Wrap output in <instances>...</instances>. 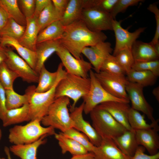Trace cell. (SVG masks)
Segmentation results:
<instances>
[{"label": "cell", "instance_id": "cell-1", "mask_svg": "<svg viewBox=\"0 0 159 159\" xmlns=\"http://www.w3.org/2000/svg\"><path fill=\"white\" fill-rule=\"evenodd\" d=\"M107 38L102 32H95L90 30L81 19L64 26V32L59 40L72 56L80 59L84 48L105 41Z\"/></svg>", "mask_w": 159, "mask_h": 159}, {"label": "cell", "instance_id": "cell-2", "mask_svg": "<svg viewBox=\"0 0 159 159\" xmlns=\"http://www.w3.org/2000/svg\"><path fill=\"white\" fill-rule=\"evenodd\" d=\"M63 67L61 63L59 64L57 69L59 73L57 80L49 90L42 93L37 92L35 90L36 87L34 85L29 86L26 90L29 96L30 121L36 119L41 121L46 115L49 106L55 99V90L57 84L66 75L67 72L63 69Z\"/></svg>", "mask_w": 159, "mask_h": 159}, {"label": "cell", "instance_id": "cell-3", "mask_svg": "<svg viewBox=\"0 0 159 159\" xmlns=\"http://www.w3.org/2000/svg\"><path fill=\"white\" fill-rule=\"evenodd\" d=\"M8 139L14 145H23L33 143L42 136L54 135V129L46 127L41 125V121L36 119L23 125H15L9 130Z\"/></svg>", "mask_w": 159, "mask_h": 159}, {"label": "cell", "instance_id": "cell-4", "mask_svg": "<svg viewBox=\"0 0 159 159\" xmlns=\"http://www.w3.org/2000/svg\"><path fill=\"white\" fill-rule=\"evenodd\" d=\"M69 103V98L66 97L55 99L41 123L44 126H51L59 130L62 132L73 128L74 122L68 109Z\"/></svg>", "mask_w": 159, "mask_h": 159}, {"label": "cell", "instance_id": "cell-5", "mask_svg": "<svg viewBox=\"0 0 159 159\" xmlns=\"http://www.w3.org/2000/svg\"><path fill=\"white\" fill-rule=\"evenodd\" d=\"M90 85L89 77L84 78L67 73L56 87L55 99L62 97L71 99L73 103L70 110H72L79 100L88 93Z\"/></svg>", "mask_w": 159, "mask_h": 159}, {"label": "cell", "instance_id": "cell-6", "mask_svg": "<svg viewBox=\"0 0 159 159\" xmlns=\"http://www.w3.org/2000/svg\"><path fill=\"white\" fill-rule=\"evenodd\" d=\"M89 114L92 126L102 140H113L127 130L108 112L98 105Z\"/></svg>", "mask_w": 159, "mask_h": 159}, {"label": "cell", "instance_id": "cell-7", "mask_svg": "<svg viewBox=\"0 0 159 159\" xmlns=\"http://www.w3.org/2000/svg\"><path fill=\"white\" fill-rule=\"evenodd\" d=\"M90 85L88 93L82 98L83 100V112L85 114L90 112L98 105L108 101H114L129 103L130 100L115 97L107 92L102 87L92 69L89 71Z\"/></svg>", "mask_w": 159, "mask_h": 159}, {"label": "cell", "instance_id": "cell-8", "mask_svg": "<svg viewBox=\"0 0 159 159\" xmlns=\"http://www.w3.org/2000/svg\"><path fill=\"white\" fill-rule=\"evenodd\" d=\"M113 19L110 13L96 6L84 8L81 17L87 28L95 32L112 30Z\"/></svg>", "mask_w": 159, "mask_h": 159}, {"label": "cell", "instance_id": "cell-9", "mask_svg": "<svg viewBox=\"0 0 159 159\" xmlns=\"http://www.w3.org/2000/svg\"><path fill=\"white\" fill-rule=\"evenodd\" d=\"M6 59L5 62L22 80L29 83H38L39 74L21 57L11 49L5 47Z\"/></svg>", "mask_w": 159, "mask_h": 159}, {"label": "cell", "instance_id": "cell-10", "mask_svg": "<svg viewBox=\"0 0 159 159\" xmlns=\"http://www.w3.org/2000/svg\"><path fill=\"white\" fill-rule=\"evenodd\" d=\"M95 75L103 88L117 98L129 100L126 88L129 81L125 76L110 74L105 72H95Z\"/></svg>", "mask_w": 159, "mask_h": 159}, {"label": "cell", "instance_id": "cell-11", "mask_svg": "<svg viewBox=\"0 0 159 159\" xmlns=\"http://www.w3.org/2000/svg\"><path fill=\"white\" fill-rule=\"evenodd\" d=\"M56 53L67 73L88 77V73L92 68L90 62L85 61L82 57L80 59L76 58L61 44Z\"/></svg>", "mask_w": 159, "mask_h": 159}, {"label": "cell", "instance_id": "cell-12", "mask_svg": "<svg viewBox=\"0 0 159 159\" xmlns=\"http://www.w3.org/2000/svg\"><path fill=\"white\" fill-rule=\"evenodd\" d=\"M143 87L137 83L129 82L126 90L131 104V107L145 115L152 123L155 122L153 109L145 99L143 92Z\"/></svg>", "mask_w": 159, "mask_h": 159}, {"label": "cell", "instance_id": "cell-13", "mask_svg": "<svg viewBox=\"0 0 159 159\" xmlns=\"http://www.w3.org/2000/svg\"><path fill=\"white\" fill-rule=\"evenodd\" d=\"M121 21L116 19L112 21V30L115 38V46L113 50L114 56L121 50L131 49L134 43L146 29V27H141L133 32H130L122 27Z\"/></svg>", "mask_w": 159, "mask_h": 159}, {"label": "cell", "instance_id": "cell-14", "mask_svg": "<svg viewBox=\"0 0 159 159\" xmlns=\"http://www.w3.org/2000/svg\"><path fill=\"white\" fill-rule=\"evenodd\" d=\"M84 103L79 106L75 107L70 110V117L74 122L73 128L81 132L88 138L90 142L95 146H99L102 139L89 122L83 118Z\"/></svg>", "mask_w": 159, "mask_h": 159}, {"label": "cell", "instance_id": "cell-15", "mask_svg": "<svg viewBox=\"0 0 159 159\" xmlns=\"http://www.w3.org/2000/svg\"><path fill=\"white\" fill-rule=\"evenodd\" d=\"M113 50L111 44L104 41L85 47L82 50L81 53L86 57L93 66L95 72L98 73L100 72L104 61Z\"/></svg>", "mask_w": 159, "mask_h": 159}, {"label": "cell", "instance_id": "cell-16", "mask_svg": "<svg viewBox=\"0 0 159 159\" xmlns=\"http://www.w3.org/2000/svg\"><path fill=\"white\" fill-rule=\"evenodd\" d=\"M159 130L158 125L149 129L135 130L138 145L143 147L150 155H154L159 152Z\"/></svg>", "mask_w": 159, "mask_h": 159}, {"label": "cell", "instance_id": "cell-17", "mask_svg": "<svg viewBox=\"0 0 159 159\" xmlns=\"http://www.w3.org/2000/svg\"><path fill=\"white\" fill-rule=\"evenodd\" d=\"M98 106L108 112L127 130H133L128 121V113L131 107L128 103L110 101L102 103Z\"/></svg>", "mask_w": 159, "mask_h": 159}, {"label": "cell", "instance_id": "cell-18", "mask_svg": "<svg viewBox=\"0 0 159 159\" xmlns=\"http://www.w3.org/2000/svg\"><path fill=\"white\" fill-rule=\"evenodd\" d=\"M93 153L95 159H130L124 154L113 140L102 139L100 145L95 147Z\"/></svg>", "mask_w": 159, "mask_h": 159}, {"label": "cell", "instance_id": "cell-19", "mask_svg": "<svg viewBox=\"0 0 159 159\" xmlns=\"http://www.w3.org/2000/svg\"><path fill=\"white\" fill-rule=\"evenodd\" d=\"M61 45L59 40L45 41L37 44L35 52L37 56V62L34 70L39 74L48 58L56 52Z\"/></svg>", "mask_w": 159, "mask_h": 159}, {"label": "cell", "instance_id": "cell-20", "mask_svg": "<svg viewBox=\"0 0 159 159\" xmlns=\"http://www.w3.org/2000/svg\"><path fill=\"white\" fill-rule=\"evenodd\" d=\"M37 18L33 16L26 19V24L24 34L18 41L23 46L33 51H35L38 35L40 29Z\"/></svg>", "mask_w": 159, "mask_h": 159}, {"label": "cell", "instance_id": "cell-21", "mask_svg": "<svg viewBox=\"0 0 159 159\" xmlns=\"http://www.w3.org/2000/svg\"><path fill=\"white\" fill-rule=\"evenodd\" d=\"M0 43L2 47L5 48L8 46L14 47L21 57L32 69L35 70L37 62V56L35 52L23 46L17 40L7 36L0 37Z\"/></svg>", "mask_w": 159, "mask_h": 159}, {"label": "cell", "instance_id": "cell-22", "mask_svg": "<svg viewBox=\"0 0 159 159\" xmlns=\"http://www.w3.org/2000/svg\"><path fill=\"white\" fill-rule=\"evenodd\" d=\"M48 136L43 135L30 144L13 145L9 147L10 151L21 159H37V150L40 146L46 143L45 138Z\"/></svg>", "mask_w": 159, "mask_h": 159}, {"label": "cell", "instance_id": "cell-23", "mask_svg": "<svg viewBox=\"0 0 159 159\" xmlns=\"http://www.w3.org/2000/svg\"><path fill=\"white\" fill-rule=\"evenodd\" d=\"M131 50L135 62H148L158 59L159 58V55L150 43L136 40Z\"/></svg>", "mask_w": 159, "mask_h": 159}, {"label": "cell", "instance_id": "cell-24", "mask_svg": "<svg viewBox=\"0 0 159 159\" xmlns=\"http://www.w3.org/2000/svg\"><path fill=\"white\" fill-rule=\"evenodd\" d=\"M113 140L120 150L130 157L133 155L139 146L133 130H126Z\"/></svg>", "mask_w": 159, "mask_h": 159}, {"label": "cell", "instance_id": "cell-25", "mask_svg": "<svg viewBox=\"0 0 159 159\" xmlns=\"http://www.w3.org/2000/svg\"><path fill=\"white\" fill-rule=\"evenodd\" d=\"M28 103L21 107L7 110L1 120L3 126L6 127L25 121H30Z\"/></svg>", "mask_w": 159, "mask_h": 159}, {"label": "cell", "instance_id": "cell-26", "mask_svg": "<svg viewBox=\"0 0 159 159\" xmlns=\"http://www.w3.org/2000/svg\"><path fill=\"white\" fill-rule=\"evenodd\" d=\"M58 141L63 154L68 152L73 155H83L89 153L86 148L74 140L64 136L61 132L54 135Z\"/></svg>", "mask_w": 159, "mask_h": 159}, {"label": "cell", "instance_id": "cell-27", "mask_svg": "<svg viewBox=\"0 0 159 159\" xmlns=\"http://www.w3.org/2000/svg\"><path fill=\"white\" fill-rule=\"evenodd\" d=\"M83 0H69L67 8L61 19L64 26L81 19L83 9Z\"/></svg>", "mask_w": 159, "mask_h": 159}, {"label": "cell", "instance_id": "cell-28", "mask_svg": "<svg viewBox=\"0 0 159 159\" xmlns=\"http://www.w3.org/2000/svg\"><path fill=\"white\" fill-rule=\"evenodd\" d=\"M57 70L51 72L48 71L44 65L39 74L38 84L35 88V92L42 93L51 89L56 83L58 77Z\"/></svg>", "mask_w": 159, "mask_h": 159}, {"label": "cell", "instance_id": "cell-29", "mask_svg": "<svg viewBox=\"0 0 159 159\" xmlns=\"http://www.w3.org/2000/svg\"><path fill=\"white\" fill-rule=\"evenodd\" d=\"M64 26L60 20L52 23L39 32L37 38V44L59 39L64 32Z\"/></svg>", "mask_w": 159, "mask_h": 159}, {"label": "cell", "instance_id": "cell-30", "mask_svg": "<svg viewBox=\"0 0 159 159\" xmlns=\"http://www.w3.org/2000/svg\"><path fill=\"white\" fill-rule=\"evenodd\" d=\"M145 115H142L140 112L131 107L128 115L127 119L131 128L134 130H143L153 128L158 125L159 120L150 124L147 123L145 120Z\"/></svg>", "mask_w": 159, "mask_h": 159}, {"label": "cell", "instance_id": "cell-31", "mask_svg": "<svg viewBox=\"0 0 159 159\" xmlns=\"http://www.w3.org/2000/svg\"><path fill=\"white\" fill-rule=\"evenodd\" d=\"M129 82L139 84L143 87L154 85L157 77L149 71H136L131 69L127 74Z\"/></svg>", "mask_w": 159, "mask_h": 159}, {"label": "cell", "instance_id": "cell-32", "mask_svg": "<svg viewBox=\"0 0 159 159\" xmlns=\"http://www.w3.org/2000/svg\"><path fill=\"white\" fill-rule=\"evenodd\" d=\"M62 18L55 9L52 1L42 11L37 19L40 32L52 23L60 20Z\"/></svg>", "mask_w": 159, "mask_h": 159}, {"label": "cell", "instance_id": "cell-33", "mask_svg": "<svg viewBox=\"0 0 159 159\" xmlns=\"http://www.w3.org/2000/svg\"><path fill=\"white\" fill-rule=\"evenodd\" d=\"M0 4L5 9L10 17L19 24L26 26L25 16L20 9L17 0H0Z\"/></svg>", "mask_w": 159, "mask_h": 159}, {"label": "cell", "instance_id": "cell-34", "mask_svg": "<svg viewBox=\"0 0 159 159\" xmlns=\"http://www.w3.org/2000/svg\"><path fill=\"white\" fill-rule=\"evenodd\" d=\"M6 95V107L7 110L18 108L28 103L29 96L25 92L23 95L16 92L14 89H5Z\"/></svg>", "mask_w": 159, "mask_h": 159}, {"label": "cell", "instance_id": "cell-35", "mask_svg": "<svg viewBox=\"0 0 159 159\" xmlns=\"http://www.w3.org/2000/svg\"><path fill=\"white\" fill-rule=\"evenodd\" d=\"M26 26L19 24L10 17L5 26L0 31V37L7 36L18 41L23 35Z\"/></svg>", "mask_w": 159, "mask_h": 159}, {"label": "cell", "instance_id": "cell-36", "mask_svg": "<svg viewBox=\"0 0 159 159\" xmlns=\"http://www.w3.org/2000/svg\"><path fill=\"white\" fill-rule=\"evenodd\" d=\"M100 71L120 76H125L126 75L115 56L111 54L108 56L104 61Z\"/></svg>", "mask_w": 159, "mask_h": 159}, {"label": "cell", "instance_id": "cell-37", "mask_svg": "<svg viewBox=\"0 0 159 159\" xmlns=\"http://www.w3.org/2000/svg\"><path fill=\"white\" fill-rule=\"evenodd\" d=\"M61 132L64 136L72 138L80 143L89 152L93 153L94 151L96 146L92 144L88 137L83 133L73 128Z\"/></svg>", "mask_w": 159, "mask_h": 159}, {"label": "cell", "instance_id": "cell-38", "mask_svg": "<svg viewBox=\"0 0 159 159\" xmlns=\"http://www.w3.org/2000/svg\"><path fill=\"white\" fill-rule=\"evenodd\" d=\"M18 75L9 69L5 62L0 65V83L5 89H13L14 82Z\"/></svg>", "mask_w": 159, "mask_h": 159}, {"label": "cell", "instance_id": "cell-39", "mask_svg": "<svg viewBox=\"0 0 159 159\" xmlns=\"http://www.w3.org/2000/svg\"><path fill=\"white\" fill-rule=\"evenodd\" d=\"M114 56L127 74L131 70L135 62L131 49L121 50Z\"/></svg>", "mask_w": 159, "mask_h": 159}, {"label": "cell", "instance_id": "cell-40", "mask_svg": "<svg viewBox=\"0 0 159 159\" xmlns=\"http://www.w3.org/2000/svg\"><path fill=\"white\" fill-rule=\"evenodd\" d=\"M143 1L142 0H118L110 14L112 18L115 19L118 14L125 11L129 7L137 5Z\"/></svg>", "mask_w": 159, "mask_h": 159}, {"label": "cell", "instance_id": "cell-41", "mask_svg": "<svg viewBox=\"0 0 159 159\" xmlns=\"http://www.w3.org/2000/svg\"><path fill=\"white\" fill-rule=\"evenodd\" d=\"M18 2L26 19L34 16L35 0H18Z\"/></svg>", "mask_w": 159, "mask_h": 159}, {"label": "cell", "instance_id": "cell-42", "mask_svg": "<svg viewBox=\"0 0 159 159\" xmlns=\"http://www.w3.org/2000/svg\"><path fill=\"white\" fill-rule=\"evenodd\" d=\"M147 9L155 15L156 21V28L154 37L150 43L153 45L159 42V10L157 6L155 4H151Z\"/></svg>", "mask_w": 159, "mask_h": 159}, {"label": "cell", "instance_id": "cell-43", "mask_svg": "<svg viewBox=\"0 0 159 159\" xmlns=\"http://www.w3.org/2000/svg\"><path fill=\"white\" fill-rule=\"evenodd\" d=\"M145 150L143 147L139 146L130 159H159V152L154 155H148L145 153Z\"/></svg>", "mask_w": 159, "mask_h": 159}, {"label": "cell", "instance_id": "cell-44", "mask_svg": "<svg viewBox=\"0 0 159 159\" xmlns=\"http://www.w3.org/2000/svg\"><path fill=\"white\" fill-rule=\"evenodd\" d=\"M117 1L118 0H96L95 6L110 13Z\"/></svg>", "mask_w": 159, "mask_h": 159}, {"label": "cell", "instance_id": "cell-45", "mask_svg": "<svg viewBox=\"0 0 159 159\" xmlns=\"http://www.w3.org/2000/svg\"><path fill=\"white\" fill-rule=\"evenodd\" d=\"M7 110L6 107L5 90L0 83V119L1 120Z\"/></svg>", "mask_w": 159, "mask_h": 159}, {"label": "cell", "instance_id": "cell-46", "mask_svg": "<svg viewBox=\"0 0 159 159\" xmlns=\"http://www.w3.org/2000/svg\"><path fill=\"white\" fill-rule=\"evenodd\" d=\"M51 2V0H35L34 16L37 18L44 9Z\"/></svg>", "mask_w": 159, "mask_h": 159}, {"label": "cell", "instance_id": "cell-47", "mask_svg": "<svg viewBox=\"0 0 159 159\" xmlns=\"http://www.w3.org/2000/svg\"><path fill=\"white\" fill-rule=\"evenodd\" d=\"M69 1V0H52L55 9L62 17L67 8Z\"/></svg>", "mask_w": 159, "mask_h": 159}, {"label": "cell", "instance_id": "cell-48", "mask_svg": "<svg viewBox=\"0 0 159 159\" xmlns=\"http://www.w3.org/2000/svg\"><path fill=\"white\" fill-rule=\"evenodd\" d=\"M132 69L136 71H150V66L149 61L135 62L132 67Z\"/></svg>", "mask_w": 159, "mask_h": 159}, {"label": "cell", "instance_id": "cell-49", "mask_svg": "<svg viewBox=\"0 0 159 159\" xmlns=\"http://www.w3.org/2000/svg\"><path fill=\"white\" fill-rule=\"evenodd\" d=\"M9 18L5 9L0 4V31L5 26Z\"/></svg>", "mask_w": 159, "mask_h": 159}, {"label": "cell", "instance_id": "cell-50", "mask_svg": "<svg viewBox=\"0 0 159 159\" xmlns=\"http://www.w3.org/2000/svg\"><path fill=\"white\" fill-rule=\"evenodd\" d=\"M150 71L157 77L159 76V61L158 59L150 61Z\"/></svg>", "mask_w": 159, "mask_h": 159}, {"label": "cell", "instance_id": "cell-51", "mask_svg": "<svg viewBox=\"0 0 159 159\" xmlns=\"http://www.w3.org/2000/svg\"><path fill=\"white\" fill-rule=\"evenodd\" d=\"M70 159H95V158L93 153L89 152L85 154L73 155Z\"/></svg>", "mask_w": 159, "mask_h": 159}, {"label": "cell", "instance_id": "cell-52", "mask_svg": "<svg viewBox=\"0 0 159 159\" xmlns=\"http://www.w3.org/2000/svg\"><path fill=\"white\" fill-rule=\"evenodd\" d=\"M5 47L0 48V65L5 62L6 59Z\"/></svg>", "mask_w": 159, "mask_h": 159}, {"label": "cell", "instance_id": "cell-53", "mask_svg": "<svg viewBox=\"0 0 159 159\" xmlns=\"http://www.w3.org/2000/svg\"><path fill=\"white\" fill-rule=\"evenodd\" d=\"M152 93L157 101L159 102V87L155 88L152 91Z\"/></svg>", "mask_w": 159, "mask_h": 159}, {"label": "cell", "instance_id": "cell-54", "mask_svg": "<svg viewBox=\"0 0 159 159\" xmlns=\"http://www.w3.org/2000/svg\"><path fill=\"white\" fill-rule=\"evenodd\" d=\"M4 151L7 156L8 159H12L10 153L9 148L7 146H5L4 148Z\"/></svg>", "mask_w": 159, "mask_h": 159}, {"label": "cell", "instance_id": "cell-55", "mask_svg": "<svg viewBox=\"0 0 159 159\" xmlns=\"http://www.w3.org/2000/svg\"><path fill=\"white\" fill-rule=\"evenodd\" d=\"M152 45L153 46L155 51L157 54L159 55V41L155 44Z\"/></svg>", "mask_w": 159, "mask_h": 159}, {"label": "cell", "instance_id": "cell-56", "mask_svg": "<svg viewBox=\"0 0 159 159\" xmlns=\"http://www.w3.org/2000/svg\"><path fill=\"white\" fill-rule=\"evenodd\" d=\"M2 131H1V129L0 128V140H1V137H2ZM0 159H6L5 158H0Z\"/></svg>", "mask_w": 159, "mask_h": 159}, {"label": "cell", "instance_id": "cell-57", "mask_svg": "<svg viewBox=\"0 0 159 159\" xmlns=\"http://www.w3.org/2000/svg\"><path fill=\"white\" fill-rule=\"evenodd\" d=\"M2 48V47H1V45H0V48Z\"/></svg>", "mask_w": 159, "mask_h": 159}]
</instances>
